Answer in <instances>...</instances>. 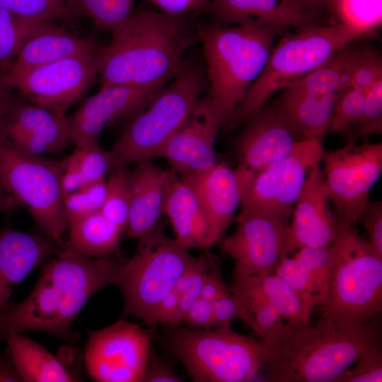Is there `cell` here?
Listing matches in <instances>:
<instances>
[{"mask_svg": "<svg viewBox=\"0 0 382 382\" xmlns=\"http://www.w3.org/2000/svg\"><path fill=\"white\" fill-rule=\"evenodd\" d=\"M382 351L381 342L366 349L356 362L335 382H381Z\"/></svg>", "mask_w": 382, "mask_h": 382, "instance_id": "44", "label": "cell"}, {"mask_svg": "<svg viewBox=\"0 0 382 382\" xmlns=\"http://www.w3.org/2000/svg\"><path fill=\"white\" fill-rule=\"evenodd\" d=\"M230 289L241 303V320L261 339L284 322L303 316L301 300L290 285L274 273L251 277Z\"/></svg>", "mask_w": 382, "mask_h": 382, "instance_id": "17", "label": "cell"}, {"mask_svg": "<svg viewBox=\"0 0 382 382\" xmlns=\"http://www.w3.org/2000/svg\"><path fill=\"white\" fill-rule=\"evenodd\" d=\"M160 89L124 85L101 86L67 117L72 142L76 146L98 142L99 134L108 124L132 117L142 110Z\"/></svg>", "mask_w": 382, "mask_h": 382, "instance_id": "16", "label": "cell"}, {"mask_svg": "<svg viewBox=\"0 0 382 382\" xmlns=\"http://www.w3.org/2000/svg\"><path fill=\"white\" fill-rule=\"evenodd\" d=\"M381 334L374 318L357 323L322 314L313 324L284 322L261 339L262 370L270 382H335Z\"/></svg>", "mask_w": 382, "mask_h": 382, "instance_id": "2", "label": "cell"}, {"mask_svg": "<svg viewBox=\"0 0 382 382\" xmlns=\"http://www.w3.org/2000/svg\"><path fill=\"white\" fill-rule=\"evenodd\" d=\"M2 134L14 147L28 155L43 156L53 154L50 146L31 132L5 120L0 127Z\"/></svg>", "mask_w": 382, "mask_h": 382, "instance_id": "45", "label": "cell"}, {"mask_svg": "<svg viewBox=\"0 0 382 382\" xmlns=\"http://www.w3.org/2000/svg\"><path fill=\"white\" fill-rule=\"evenodd\" d=\"M366 92L349 87L337 99L330 122L329 132L348 133L359 122L364 114Z\"/></svg>", "mask_w": 382, "mask_h": 382, "instance_id": "40", "label": "cell"}, {"mask_svg": "<svg viewBox=\"0 0 382 382\" xmlns=\"http://www.w3.org/2000/svg\"><path fill=\"white\" fill-rule=\"evenodd\" d=\"M38 21L21 18L0 7V79L11 67L23 41Z\"/></svg>", "mask_w": 382, "mask_h": 382, "instance_id": "35", "label": "cell"}, {"mask_svg": "<svg viewBox=\"0 0 382 382\" xmlns=\"http://www.w3.org/2000/svg\"><path fill=\"white\" fill-rule=\"evenodd\" d=\"M18 97L6 117L9 122L24 128L45 141L57 154L72 142L67 116Z\"/></svg>", "mask_w": 382, "mask_h": 382, "instance_id": "31", "label": "cell"}, {"mask_svg": "<svg viewBox=\"0 0 382 382\" xmlns=\"http://www.w3.org/2000/svg\"><path fill=\"white\" fill-rule=\"evenodd\" d=\"M163 212L168 217L175 239L187 249L209 250V224L192 187L177 173L168 186Z\"/></svg>", "mask_w": 382, "mask_h": 382, "instance_id": "27", "label": "cell"}, {"mask_svg": "<svg viewBox=\"0 0 382 382\" xmlns=\"http://www.w3.org/2000/svg\"><path fill=\"white\" fill-rule=\"evenodd\" d=\"M63 248L64 243L43 233L21 231L8 225L0 228V313L29 273Z\"/></svg>", "mask_w": 382, "mask_h": 382, "instance_id": "21", "label": "cell"}, {"mask_svg": "<svg viewBox=\"0 0 382 382\" xmlns=\"http://www.w3.org/2000/svg\"><path fill=\"white\" fill-rule=\"evenodd\" d=\"M126 170L127 168L112 170L106 179V195L100 210L103 216L122 232L126 230L129 210Z\"/></svg>", "mask_w": 382, "mask_h": 382, "instance_id": "37", "label": "cell"}, {"mask_svg": "<svg viewBox=\"0 0 382 382\" xmlns=\"http://www.w3.org/2000/svg\"><path fill=\"white\" fill-rule=\"evenodd\" d=\"M210 266V253L195 257L175 287L179 295L178 310L173 319L171 328L184 324L187 313L191 306L201 298L204 282Z\"/></svg>", "mask_w": 382, "mask_h": 382, "instance_id": "34", "label": "cell"}, {"mask_svg": "<svg viewBox=\"0 0 382 382\" xmlns=\"http://www.w3.org/2000/svg\"><path fill=\"white\" fill-rule=\"evenodd\" d=\"M151 332L121 318L89 332L84 363L98 382L144 381L149 361Z\"/></svg>", "mask_w": 382, "mask_h": 382, "instance_id": "13", "label": "cell"}, {"mask_svg": "<svg viewBox=\"0 0 382 382\" xmlns=\"http://www.w3.org/2000/svg\"><path fill=\"white\" fill-rule=\"evenodd\" d=\"M339 23L369 32L381 23V0H335Z\"/></svg>", "mask_w": 382, "mask_h": 382, "instance_id": "39", "label": "cell"}, {"mask_svg": "<svg viewBox=\"0 0 382 382\" xmlns=\"http://www.w3.org/2000/svg\"><path fill=\"white\" fill-rule=\"evenodd\" d=\"M369 234V242L377 255L382 258V202L368 201L359 221Z\"/></svg>", "mask_w": 382, "mask_h": 382, "instance_id": "47", "label": "cell"}, {"mask_svg": "<svg viewBox=\"0 0 382 382\" xmlns=\"http://www.w3.org/2000/svg\"><path fill=\"white\" fill-rule=\"evenodd\" d=\"M366 33L342 23L297 28L273 48L264 69L249 87L228 121H247L276 92L303 77Z\"/></svg>", "mask_w": 382, "mask_h": 382, "instance_id": "6", "label": "cell"}, {"mask_svg": "<svg viewBox=\"0 0 382 382\" xmlns=\"http://www.w3.org/2000/svg\"><path fill=\"white\" fill-rule=\"evenodd\" d=\"M173 328L169 348L194 381H250L262 370L261 340L238 334L231 328Z\"/></svg>", "mask_w": 382, "mask_h": 382, "instance_id": "9", "label": "cell"}, {"mask_svg": "<svg viewBox=\"0 0 382 382\" xmlns=\"http://www.w3.org/2000/svg\"><path fill=\"white\" fill-rule=\"evenodd\" d=\"M123 263L111 257H83L63 249L40 266L29 295L20 303L10 301L0 313V342L14 333L42 332L76 343L74 320L96 293L108 285L117 286Z\"/></svg>", "mask_w": 382, "mask_h": 382, "instance_id": "1", "label": "cell"}, {"mask_svg": "<svg viewBox=\"0 0 382 382\" xmlns=\"http://www.w3.org/2000/svg\"><path fill=\"white\" fill-rule=\"evenodd\" d=\"M251 176L241 168L233 169L220 162L204 171L181 175L195 192L205 212L212 246L230 226Z\"/></svg>", "mask_w": 382, "mask_h": 382, "instance_id": "20", "label": "cell"}, {"mask_svg": "<svg viewBox=\"0 0 382 382\" xmlns=\"http://www.w3.org/2000/svg\"><path fill=\"white\" fill-rule=\"evenodd\" d=\"M74 17L90 18L98 28L110 31L132 13L135 0H66Z\"/></svg>", "mask_w": 382, "mask_h": 382, "instance_id": "33", "label": "cell"}, {"mask_svg": "<svg viewBox=\"0 0 382 382\" xmlns=\"http://www.w3.org/2000/svg\"><path fill=\"white\" fill-rule=\"evenodd\" d=\"M246 122L236 140L238 166L253 173L289 154L299 141L272 105H265Z\"/></svg>", "mask_w": 382, "mask_h": 382, "instance_id": "22", "label": "cell"}, {"mask_svg": "<svg viewBox=\"0 0 382 382\" xmlns=\"http://www.w3.org/2000/svg\"><path fill=\"white\" fill-rule=\"evenodd\" d=\"M0 382H23L10 354L0 351Z\"/></svg>", "mask_w": 382, "mask_h": 382, "instance_id": "52", "label": "cell"}, {"mask_svg": "<svg viewBox=\"0 0 382 382\" xmlns=\"http://www.w3.org/2000/svg\"><path fill=\"white\" fill-rule=\"evenodd\" d=\"M9 354L23 382H72L81 378L42 345L14 333L6 342Z\"/></svg>", "mask_w": 382, "mask_h": 382, "instance_id": "29", "label": "cell"}, {"mask_svg": "<svg viewBox=\"0 0 382 382\" xmlns=\"http://www.w3.org/2000/svg\"><path fill=\"white\" fill-rule=\"evenodd\" d=\"M224 120L207 96L201 98L185 123L170 138L159 157L166 158L175 173L204 171L219 161L214 142Z\"/></svg>", "mask_w": 382, "mask_h": 382, "instance_id": "18", "label": "cell"}, {"mask_svg": "<svg viewBox=\"0 0 382 382\" xmlns=\"http://www.w3.org/2000/svg\"><path fill=\"white\" fill-rule=\"evenodd\" d=\"M8 208V198L0 181V213L6 211Z\"/></svg>", "mask_w": 382, "mask_h": 382, "instance_id": "55", "label": "cell"}, {"mask_svg": "<svg viewBox=\"0 0 382 382\" xmlns=\"http://www.w3.org/2000/svg\"><path fill=\"white\" fill-rule=\"evenodd\" d=\"M138 239L134 254L124 260L117 286L124 298L122 318L134 316L148 325L195 257L167 236L162 225L156 224Z\"/></svg>", "mask_w": 382, "mask_h": 382, "instance_id": "7", "label": "cell"}, {"mask_svg": "<svg viewBox=\"0 0 382 382\" xmlns=\"http://www.w3.org/2000/svg\"><path fill=\"white\" fill-rule=\"evenodd\" d=\"M335 264L323 314L357 323L382 310V258L353 226H337Z\"/></svg>", "mask_w": 382, "mask_h": 382, "instance_id": "8", "label": "cell"}, {"mask_svg": "<svg viewBox=\"0 0 382 382\" xmlns=\"http://www.w3.org/2000/svg\"><path fill=\"white\" fill-rule=\"evenodd\" d=\"M160 11L175 16L205 13L211 0H148Z\"/></svg>", "mask_w": 382, "mask_h": 382, "instance_id": "48", "label": "cell"}, {"mask_svg": "<svg viewBox=\"0 0 382 382\" xmlns=\"http://www.w3.org/2000/svg\"><path fill=\"white\" fill-rule=\"evenodd\" d=\"M97 49L93 40L75 35L53 21H40L25 37L6 74L24 71L75 56L93 54Z\"/></svg>", "mask_w": 382, "mask_h": 382, "instance_id": "26", "label": "cell"}, {"mask_svg": "<svg viewBox=\"0 0 382 382\" xmlns=\"http://www.w3.org/2000/svg\"><path fill=\"white\" fill-rule=\"evenodd\" d=\"M323 175L338 226H353L382 172V144H345L323 154Z\"/></svg>", "mask_w": 382, "mask_h": 382, "instance_id": "12", "label": "cell"}, {"mask_svg": "<svg viewBox=\"0 0 382 382\" xmlns=\"http://www.w3.org/2000/svg\"><path fill=\"white\" fill-rule=\"evenodd\" d=\"M107 191L106 179L88 184L79 190L64 197L67 220L98 212L104 202Z\"/></svg>", "mask_w": 382, "mask_h": 382, "instance_id": "42", "label": "cell"}, {"mask_svg": "<svg viewBox=\"0 0 382 382\" xmlns=\"http://www.w3.org/2000/svg\"><path fill=\"white\" fill-rule=\"evenodd\" d=\"M175 174L173 169H163L151 160L137 162L126 170L129 210L125 231L129 238H139L157 224Z\"/></svg>", "mask_w": 382, "mask_h": 382, "instance_id": "23", "label": "cell"}, {"mask_svg": "<svg viewBox=\"0 0 382 382\" xmlns=\"http://www.w3.org/2000/svg\"><path fill=\"white\" fill-rule=\"evenodd\" d=\"M323 139L299 141L292 151L257 172L241 199L238 216L255 214L291 218L310 171L320 164Z\"/></svg>", "mask_w": 382, "mask_h": 382, "instance_id": "11", "label": "cell"}, {"mask_svg": "<svg viewBox=\"0 0 382 382\" xmlns=\"http://www.w3.org/2000/svg\"><path fill=\"white\" fill-rule=\"evenodd\" d=\"M207 85L205 66L185 60L171 83L131 117L108 151L111 170L159 157L168 141L187 121Z\"/></svg>", "mask_w": 382, "mask_h": 382, "instance_id": "5", "label": "cell"}, {"mask_svg": "<svg viewBox=\"0 0 382 382\" xmlns=\"http://www.w3.org/2000/svg\"><path fill=\"white\" fill-rule=\"evenodd\" d=\"M213 328H231L236 319L241 320L242 306L238 295L230 287L212 302Z\"/></svg>", "mask_w": 382, "mask_h": 382, "instance_id": "46", "label": "cell"}, {"mask_svg": "<svg viewBox=\"0 0 382 382\" xmlns=\"http://www.w3.org/2000/svg\"><path fill=\"white\" fill-rule=\"evenodd\" d=\"M228 289L225 284L218 261L210 253V266L202 290L201 298L213 302Z\"/></svg>", "mask_w": 382, "mask_h": 382, "instance_id": "50", "label": "cell"}, {"mask_svg": "<svg viewBox=\"0 0 382 382\" xmlns=\"http://www.w3.org/2000/svg\"><path fill=\"white\" fill-rule=\"evenodd\" d=\"M98 76L94 53L66 58L0 80L27 100L66 115L86 93Z\"/></svg>", "mask_w": 382, "mask_h": 382, "instance_id": "14", "label": "cell"}, {"mask_svg": "<svg viewBox=\"0 0 382 382\" xmlns=\"http://www.w3.org/2000/svg\"><path fill=\"white\" fill-rule=\"evenodd\" d=\"M320 165L310 171L291 213L284 255L300 248H319L334 243L337 223Z\"/></svg>", "mask_w": 382, "mask_h": 382, "instance_id": "19", "label": "cell"}, {"mask_svg": "<svg viewBox=\"0 0 382 382\" xmlns=\"http://www.w3.org/2000/svg\"><path fill=\"white\" fill-rule=\"evenodd\" d=\"M290 219L268 214L238 216L234 232L221 247L234 262L233 282L274 273L284 256Z\"/></svg>", "mask_w": 382, "mask_h": 382, "instance_id": "15", "label": "cell"}, {"mask_svg": "<svg viewBox=\"0 0 382 382\" xmlns=\"http://www.w3.org/2000/svg\"><path fill=\"white\" fill-rule=\"evenodd\" d=\"M184 324L189 329L208 330L213 328L212 303L199 298L187 313Z\"/></svg>", "mask_w": 382, "mask_h": 382, "instance_id": "49", "label": "cell"}, {"mask_svg": "<svg viewBox=\"0 0 382 382\" xmlns=\"http://www.w3.org/2000/svg\"><path fill=\"white\" fill-rule=\"evenodd\" d=\"M221 25L294 27L315 24L314 14L291 0H211L205 12Z\"/></svg>", "mask_w": 382, "mask_h": 382, "instance_id": "25", "label": "cell"}, {"mask_svg": "<svg viewBox=\"0 0 382 382\" xmlns=\"http://www.w3.org/2000/svg\"><path fill=\"white\" fill-rule=\"evenodd\" d=\"M61 174L59 161L23 153L0 134V181L9 208L25 207L44 235L64 243L68 220Z\"/></svg>", "mask_w": 382, "mask_h": 382, "instance_id": "10", "label": "cell"}, {"mask_svg": "<svg viewBox=\"0 0 382 382\" xmlns=\"http://www.w3.org/2000/svg\"><path fill=\"white\" fill-rule=\"evenodd\" d=\"M62 168H73L80 173L86 185L105 180L111 170L108 151L103 150L98 142L76 146L72 154L59 161Z\"/></svg>", "mask_w": 382, "mask_h": 382, "instance_id": "36", "label": "cell"}, {"mask_svg": "<svg viewBox=\"0 0 382 382\" xmlns=\"http://www.w3.org/2000/svg\"><path fill=\"white\" fill-rule=\"evenodd\" d=\"M284 28L211 23L198 28L209 86L207 96L224 122L264 69L276 35Z\"/></svg>", "mask_w": 382, "mask_h": 382, "instance_id": "4", "label": "cell"}, {"mask_svg": "<svg viewBox=\"0 0 382 382\" xmlns=\"http://www.w3.org/2000/svg\"><path fill=\"white\" fill-rule=\"evenodd\" d=\"M349 46L283 89L318 96L340 94L348 88L349 69L355 52Z\"/></svg>", "mask_w": 382, "mask_h": 382, "instance_id": "32", "label": "cell"}, {"mask_svg": "<svg viewBox=\"0 0 382 382\" xmlns=\"http://www.w3.org/2000/svg\"><path fill=\"white\" fill-rule=\"evenodd\" d=\"M382 132V80L366 91L364 114L359 124L347 133L346 144H356L358 137Z\"/></svg>", "mask_w": 382, "mask_h": 382, "instance_id": "43", "label": "cell"}, {"mask_svg": "<svg viewBox=\"0 0 382 382\" xmlns=\"http://www.w3.org/2000/svg\"><path fill=\"white\" fill-rule=\"evenodd\" d=\"M382 80V59L377 51L356 50L349 69L348 88L367 91Z\"/></svg>", "mask_w": 382, "mask_h": 382, "instance_id": "41", "label": "cell"}, {"mask_svg": "<svg viewBox=\"0 0 382 382\" xmlns=\"http://www.w3.org/2000/svg\"><path fill=\"white\" fill-rule=\"evenodd\" d=\"M112 39L94 53L101 86L163 88L183 65L195 33L186 16L142 9L110 31Z\"/></svg>", "mask_w": 382, "mask_h": 382, "instance_id": "3", "label": "cell"}, {"mask_svg": "<svg viewBox=\"0 0 382 382\" xmlns=\"http://www.w3.org/2000/svg\"><path fill=\"white\" fill-rule=\"evenodd\" d=\"M272 106L279 118L298 141L323 139L339 94L313 96L282 89Z\"/></svg>", "mask_w": 382, "mask_h": 382, "instance_id": "28", "label": "cell"}, {"mask_svg": "<svg viewBox=\"0 0 382 382\" xmlns=\"http://www.w3.org/2000/svg\"><path fill=\"white\" fill-rule=\"evenodd\" d=\"M0 7L28 20H71L75 18L66 0H0Z\"/></svg>", "mask_w": 382, "mask_h": 382, "instance_id": "38", "label": "cell"}, {"mask_svg": "<svg viewBox=\"0 0 382 382\" xmlns=\"http://www.w3.org/2000/svg\"><path fill=\"white\" fill-rule=\"evenodd\" d=\"M64 250L87 258L111 257L120 249L121 233L100 211L68 221Z\"/></svg>", "mask_w": 382, "mask_h": 382, "instance_id": "30", "label": "cell"}, {"mask_svg": "<svg viewBox=\"0 0 382 382\" xmlns=\"http://www.w3.org/2000/svg\"><path fill=\"white\" fill-rule=\"evenodd\" d=\"M183 380L166 364L162 362L148 361L144 381L146 382H178Z\"/></svg>", "mask_w": 382, "mask_h": 382, "instance_id": "51", "label": "cell"}, {"mask_svg": "<svg viewBox=\"0 0 382 382\" xmlns=\"http://www.w3.org/2000/svg\"><path fill=\"white\" fill-rule=\"evenodd\" d=\"M13 89L0 80V127L17 99Z\"/></svg>", "mask_w": 382, "mask_h": 382, "instance_id": "53", "label": "cell"}, {"mask_svg": "<svg viewBox=\"0 0 382 382\" xmlns=\"http://www.w3.org/2000/svg\"><path fill=\"white\" fill-rule=\"evenodd\" d=\"M301 8L316 14L318 11L327 9L333 12L335 0H291Z\"/></svg>", "mask_w": 382, "mask_h": 382, "instance_id": "54", "label": "cell"}, {"mask_svg": "<svg viewBox=\"0 0 382 382\" xmlns=\"http://www.w3.org/2000/svg\"><path fill=\"white\" fill-rule=\"evenodd\" d=\"M335 259L329 248H302L283 256L274 273L284 279L301 299L307 316L326 302Z\"/></svg>", "mask_w": 382, "mask_h": 382, "instance_id": "24", "label": "cell"}]
</instances>
